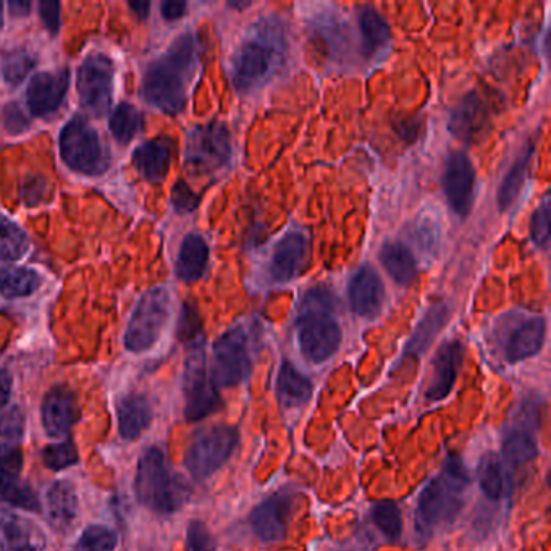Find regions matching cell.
I'll return each mask as SVG.
<instances>
[{"instance_id":"cell-1","label":"cell","mask_w":551,"mask_h":551,"mask_svg":"<svg viewBox=\"0 0 551 551\" xmlns=\"http://www.w3.org/2000/svg\"><path fill=\"white\" fill-rule=\"evenodd\" d=\"M198 67V46L193 34L175 39L169 51L160 55L146 70L143 96L165 114L177 115L185 109L191 81Z\"/></svg>"},{"instance_id":"cell-2","label":"cell","mask_w":551,"mask_h":551,"mask_svg":"<svg viewBox=\"0 0 551 551\" xmlns=\"http://www.w3.org/2000/svg\"><path fill=\"white\" fill-rule=\"evenodd\" d=\"M471 484L463 461L450 458L442 471L422 490L416 506V527L419 534H432L458 518L464 508L466 492Z\"/></svg>"},{"instance_id":"cell-3","label":"cell","mask_w":551,"mask_h":551,"mask_svg":"<svg viewBox=\"0 0 551 551\" xmlns=\"http://www.w3.org/2000/svg\"><path fill=\"white\" fill-rule=\"evenodd\" d=\"M333 301L335 298L327 288H314L304 295L296 330L299 350L312 364L329 361L340 348L343 332L332 314Z\"/></svg>"},{"instance_id":"cell-4","label":"cell","mask_w":551,"mask_h":551,"mask_svg":"<svg viewBox=\"0 0 551 551\" xmlns=\"http://www.w3.org/2000/svg\"><path fill=\"white\" fill-rule=\"evenodd\" d=\"M135 490L138 500L159 514L177 513L190 498V487L170 469L164 451L157 446L139 459Z\"/></svg>"},{"instance_id":"cell-5","label":"cell","mask_w":551,"mask_h":551,"mask_svg":"<svg viewBox=\"0 0 551 551\" xmlns=\"http://www.w3.org/2000/svg\"><path fill=\"white\" fill-rule=\"evenodd\" d=\"M547 337V322L542 316L508 312L498 320L495 341L501 358L509 364L526 361L540 353Z\"/></svg>"},{"instance_id":"cell-6","label":"cell","mask_w":551,"mask_h":551,"mask_svg":"<svg viewBox=\"0 0 551 551\" xmlns=\"http://www.w3.org/2000/svg\"><path fill=\"white\" fill-rule=\"evenodd\" d=\"M240 443L233 425H212L194 435L185 455V466L196 479H207L219 471Z\"/></svg>"},{"instance_id":"cell-7","label":"cell","mask_w":551,"mask_h":551,"mask_svg":"<svg viewBox=\"0 0 551 551\" xmlns=\"http://www.w3.org/2000/svg\"><path fill=\"white\" fill-rule=\"evenodd\" d=\"M253 348V340L241 325L217 338L211 371L217 387H236L248 379L253 371Z\"/></svg>"},{"instance_id":"cell-8","label":"cell","mask_w":551,"mask_h":551,"mask_svg":"<svg viewBox=\"0 0 551 551\" xmlns=\"http://www.w3.org/2000/svg\"><path fill=\"white\" fill-rule=\"evenodd\" d=\"M170 304L172 298L167 288H152L144 293L125 332V346L128 351L143 353L156 345L169 320Z\"/></svg>"},{"instance_id":"cell-9","label":"cell","mask_w":551,"mask_h":551,"mask_svg":"<svg viewBox=\"0 0 551 551\" xmlns=\"http://www.w3.org/2000/svg\"><path fill=\"white\" fill-rule=\"evenodd\" d=\"M60 154L70 169L83 175H101L109 169V157L99 135L81 118H73L62 130Z\"/></svg>"},{"instance_id":"cell-10","label":"cell","mask_w":551,"mask_h":551,"mask_svg":"<svg viewBox=\"0 0 551 551\" xmlns=\"http://www.w3.org/2000/svg\"><path fill=\"white\" fill-rule=\"evenodd\" d=\"M232 159V136L220 122L207 123L191 130L186 139L185 160L196 173H212L227 167Z\"/></svg>"},{"instance_id":"cell-11","label":"cell","mask_w":551,"mask_h":551,"mask_svg":"<svg viewBox=\"0 0 551 551\" xmlns=\"http://www.w3.org/2000/svg\"><path fill=\"white\" fill-rule=\"evenodd\" d=\"M183 393L185 416L188 421H202L219 409V390L207 367L206 354L201 346H196L186 359Z\"/></svg>"},{"instance_id":"cell-12","label":"cell","mask_w":551,"mask_h":551,"mask_svg":"<svg viewBox=\"0 0 551 551\" xmlns=\"http://www.w3.org/2000/svg\"><path fill=\"white\" fill-rule=\"evenodd\" d=\"M114 94V64L107 55H88L78 70V96L83 107L94 115L106 114Z\"/></svg>"},{"instance_id":"cell-13","label":"cell","mask_w":551,"mask_h":551,"mask_svg":"<svg viewBox=\"0 0 551 551\" xmlns=\"http://www.w3.org/2000/svg\"><path fill=\"white\" fill-rule=\"evenodd\" d=\"M442 185L453 212L459 217L469 215L476 198V169L464 152H451L446 157Z\"/></svg>"},{"instance_id":"cell-14","label":"cell","mask_w":551,"mask_h":551,"mask_svg":"<svg viewBox=\"0 0 551 551\" xmlns=\"http://www.w3.org/2000/svg\"><path fill=\"white\" fill-rule=\"evenodd\" d=\"M274 65V51L259 41H246L236 51L232 62L233 85L246 93L264 83Z\"/></svg>"},{"instance_id":"cell-15","label":"cell","mask_w":551,"mask_h":551,"mask_svg":"<svg viewBox=\"0 0 551 551\" xmlns=\"http://www.w3.org/2000/svg\"><path fill=\"white\" fill-rule=\"evenodd\" d=\"M23 453L18 446L0 443V495L18 508L38 511V498L22 480Z\"/></svg>"},{"instance_id":"cell-16","label":"cell","mask_w":551,"mask_h":551,"mask_svg":"<svg viewBox=\"0 0 551 551\" xmlns=\"http://www.w3.org/2000/svg\"><path fill=\"white\" fill-rule=\"evenodd\" d=\"M43 527L23 514L0 509V551H46Z\"/></svg>"},{"instance_id":"cell-17","label":"cell","mask_w":551,"mask_h":551,"mask_svg":"<svg viewBox=\"0 0 551 551\" xmlns=\"http://www.w3.org/2000/svg\"><path fill=\"white\" fill-rule=\"evenodd\" d=\"M464 362V345L459 340L445 341L432 361L429 385L425 388V398L442 401L450 395L458 380Z\"/></svg>"},{"instance_id":"cell-18","label":"cell","mask_w":551,"mask_h":551,"mask_svg":"<svg viewBox=\"0 0 551 551\" xmlns=\"http://www.w3.org/2000/svg\"><path fill=\"white\" fill-rule=\"evenodd\" d=\"M309 256V241L306 235L290 232L275 246L270 259V277L277 283L291 282L306 267Z\"/></svg>"},{"instance_id":"cell-19","label":"cell","mask_w":551,"mask_h":551,"mask_svg":"<svg viewBox=\"0 0 551 551\" xmlns=\"http://www.w3.org/2000/svg\"><path fill=\"white\" fill-rule=\"evenodd\" d=\"M290 508L291 497L275 493L251 511L249 522L262 542L274 543L285 537Z\"/></svg>"},{"instance_id":"cell-20","label":"cell","mask_w":551,"mask_h":551,"mask_svg":"<svg viewBox=\"0 0 551 551\" xmlns=\"http://www.w3.org/2000/svg\"><path fill=\"white\" fill-rule=\"evenodd\" d=\"M68 81V70H60L57 73L44 72L34 76L26 91V101L31 114L44 117L59 109L67 94Z\"/></svg>"},{"instance_id":"cell-21","label":"cell","mask_w":551,"mask_h":551,"mask_svg":"<svg viewBox=\"0 0 551 551\" xmlns=\"http://www.w3.org/2000/svg\"><path fill=\"white\" fill-rule=\"evenodd\" d=\"M75 395L67 387H54L44 396L41 404L43 427L49 437L62 438L70 432L78 419Z\"/></svg>"},{"instance_id":"cell-22","label":"cell","mask_w":551,"mask_h":551,"mask_svg":"<svg viewBox=\"0 0 551 551\" xmlns=\"http://www.w3.org/2000/svg\"><path fill=\"white\" fill-rule=\"evenodd\" d=\"M488 118H490V112H488L487 102L479 93L472 91L466 94L451 112L448 128L456 138L471 143L484 133Z\"/></svg>"},{"instance_id":"cell-23","label":"cell","mask_w":551,"mask_h":551,"mask_svg":"<svg viewBox=\"0 0 551 551\" xmlns=\"http://www.w3.org/2000/svg\"><path fill=\"white\" fill-rule=\"evenodd\" d=\"M385 301V287L377 270L362 265L350 283V304L358 316L375 317Z\"/></svg>"},{"instance_id":"cell-24","label":"cell","mask_w":551,"mask_h":551,"mask_svg":"<svg viewBox=\"0 0 551 551\" xmlns=\"http://www.w3.org/2000/svg\"><path fill=\"white\" fill-rule=\"evenodd\" d=\"M170 162H172V141L164 136L144 143L133 154L136 170L146 180L154 183L165 180L169 173Z\"/></svg>"},{"instance_id":"cell-25","label":"cell","mask_w":551,"mask_h":551,"mask_svg":"<svg viewBox=\"0 0 551 551\" xmlns=\"http://www.w3.org/2000/svg\"><path fill=\"white\" fill-rule=\"evenodd\" d=\"M117 417L120 435L125 440H136L151 425V404L146 396L131 393L118 401Z\"/></svg>"},{"instance_id":"cell-26","label":"cell","mask_w":551,"mask_h":551,"mask_svg":"<svg viewBox=\"0 0 551 551\" xmlns=\"http://www.w3.org/2000/svg\"><path fill=\"white\" fill-rule=\"evenodd\" d=\"M47 514L52 524L59 529H68L78 518L80 500L72 482L57 480L46 493Z\"/></svg>"},{"instance_id":"cell-27","label":"cell","mask_w":551,"mask_h":551,"mask_svg":"<svg viewBox=\"0 0 551 551\" xmlns=\"http://www.w3.org/2000/svg\"><path fill=\"white\" fill-rule=\"evenodd\" d=\"M314 385L306 375L285 361L280 367L277 379L278 401L283 408H303L311 401Z\"/></svg>"},{"instance_id":"cell-28","label":"cell","mask_w":551,"mask_h":551,"mask_svg":"<svg viewBox=\"0 0 551 551\" xmlns=\"http://www.w3.org/2000/svg\"><path fill=\"white\" fill-rule=\"evenodd\" d=\"M539 455V445L529 424H514L503 437V458L511 467H521Z\"/></svg>"},{"instance_id":"cell-29","label":"cell","mask_w":551,"mask_h":551,"mask_svg":"<svg viewBox=\"0 0 551 551\" xmlns=\"http://www.w3.org/2000/svg\"><path fill=\"white\" fill-rule=\"evenodd\" d=\"M207 261H209V246L206 240L196 233L186 236L178 253V278L183 282H198L206 272Z\"/></svg>"},{"instance_id":"cell-30","label":"cell","mask_w":551,"mask_h":551,"mask_svg":"<svg viewBox=\"0 0 551 551\" xmlns=\"http://www.w3.org/2000/svg\"><path fill=\"white\" fill-rule=\"evenodd\" d=\"M380 262L387 274L401 287H408L417 274L416 259L408 246L398 241L385 243L380 249Z\"/></svg>"},{"instance_id":"cell-31","label":"cell","mask_w":551,"mask_h":551,"mask_svg":"<svg viewBox=\"0 0 551 551\" xmlns=\"http://www.w3.org/2000/svg\"><path fill=\"white\" fill-rule=\"evenodd\" d=\"M532 156H534V148L532 146L524 148L518 159L514 160L506 177L503 178V183L498 188V209L500 211H508L509 207L513 206L521 196L522 188L526 185L527 177H529Z\"/></svg>"},{"instance_id":"cell-32","label":"cell","mask_w":551,"mask_h":551,"mask_svg":"<svg viewBox=\"0 0 551 551\" xmlns=\"http://www.w3.org/2000/svg\"><path fill=\"white\" fill-rule=\"evenodd\" d=\"M450 319V309L445 304H434L429 311L425 312L424 319L414 332L413 338L409 340V353L421 354L429 350L434 343L435 337L442 332L446 322Z\"/></svg>"},{"instance_id":"cell-33","label":"cell","mask_w":551,"mask_h":551,"mask_svg":"<svg viewBox=\"0 0 551 551\" xmlns=\"http://www.w3.org/2000/svg\"><path fill=\"white\" fill-rule=\"evenodd\" d=\"M358 22L366 54H374L388 43L390 28L377 10L372 7H362L358 13Z\"/></svg>"},{"instance_id":"cell-34","label":"cell","mask_w":551,"mask_h":551,"mask_svg":"<svg viewBox=\"0 0 551 551\" xmlns=\"http://www.w3.org/2000/svg\"><path fill=\"white\" fill-rule=\"evenodd\" d=\"M41 285V277L34 270L23 267H0V293L7 298L33 295Z\"/></svg>"},{"instance_id":"cell-35","label":"cell","mask_w":551,"mask_h":551,"mask_svg":"<svg viewBox=\"0 0 551 551\" xmlns=\"http://www.w3.org/2000/svg\"><path fill=\"white\" fill-rule=\"evenodd\" d=\"M479 485L488 500L498 501L505 493V467L500 456L488 451L479 463Z\"/></svg>"},{"instance_id":"cell-36","label":"cell","mask_w":551,"mask_h":551,"mask_svg":"<svg viewBox=\"0 0 551 551\" xmlns=\"http://www.w3.org/2000/svg\"><path fill=\"white\" fill-rule=\"evenodd\" d=\"M28 253V238L17 223L0 214V259L18 261Z\"/></svg>"},{"instance_id":"cell-37","label":"cell","mask_w":551,"mask_h":551,"mask_svg":"<svg viewBox=\"0 0 551 551\" xmlns=\"http://www.w3.org/2000/svg\"><path fill=\"white\" fill-rule=\"evenodd\" d=\"M143 128V115L130 104H120L110 117V131L118 143L128 144Z\"/></svg>"},{"instance_id":"cell-38","label":"cell","mask_w":551,"mask_h":551,"mask_svg":"<svg viewBox=\"0 0 551 551\" xmlns=\"http://www.w3.org/2000/svg\"><path fill=\"white\" fill-rule=\"evenodd\" d=\"M372 521L388 540H398L403 532V518L400 506L395 501L383 500L375 503L371 511Z\"/></svg>"},{"instance_id":"cell-39","label":"cell","mask_w":551,"mask_h":551,"mask_svg":"<svg viewBox=\"0 0 551 551\" xmlns=\"http://www.w3.org/2000/svg\"><path fill=\"white\" fill-rule=\"evenodd\" d=\"M117 534L106 526H91L76 542L75 551H115Z\"/></svg>"},{"instance_id":"cell-40","label":"cell","mask_w":551,"mask_h":551,"mask_svg":"<svg viewBox=\"0 0 551 551\" xmlns=\"http://www.w3.org/2000/svg\"><path fill=\"white\" fill-rule=\"evenodd\" d=\"M44 464L52 471H62L78 463V450L70 440L47 445L43 451Z\"/></svg>"},{"instance_id":"cell-41","label":"cell","mask_w":551,"mask_h":551,"mask_svg":"<svg viewBox=\"0 0 551 551\" xmlns=\"http://www.w3.org/2000/svg\"><path fill=\"white\" fill-rule=\"evenodd\" d=\"M34 60L26 52H12L2 60V75L10 86H18L33 70Z\"/></svg>"},{"instance_id":"cell-42","label":"cell","mask_w":551,"mask_h":551,"mask_svg":"<svg viewBox=\"0 0 551 551\" xmlns=\"http://www.w3.org/2000/svg\"><path fill=\"white\" fill-rule=\"evenodd\" d=\"M530 236L539 248L547 249L550 243V196H543L530 220Z\"/></svg>"},{"instance_id":"cell-43","label":"cell","mask_w":551,"mask_h":551,"mask_svg":"<svg viewBox=\"0 0 551 551\" xmlns=\"http://www.w3.org/2000/svg\"><path fill=\"white\" fill-rule=\"evenodd\" d=\"M186 535H188L190 551H215L217 548L214 535L211 534V530L207 529L204 522L191 521Z\"/></svg>"},{"instance_id":"cell-44","label":"cell","mask_w":551,"mask_h":551,"mask_svg":"<svg viewBox=\"0 0 551 551\" xmlns=\"http://www.w3.org/2000/svg\"><path fill=\"white\" fill-rule=\"evenodd\" d=\"M199 198L198 194L191 190L190 186L186 185L185 181H177L172 190V204L181 214H188L198 209Z\"/></svg>"},{"instance_id":"cell-45","label":"cell","mask_w":551,"mask_h":551,"mask_svg":"<svg viewBox=\"0 0 551 551\" xmlns=\"http://www.w3.org/2000/svg\"><path fill=\"white\" fill-rule=\"evenodd\" d=\"M199 332H201V320H199L198 311L191 304H186L181 312L178 337L183 341L196 340Z\"/></svg>"},{"instance_id":"cell-46","label":"cell","mask_w":551,"mask_h":551,"mask_svg":"<svg viewBox=\"0 0 551 551\" xmlns=\"http://www.w3.org/2000/svg\"><path fill=\"white\" fill-rule=\"evenodd\" d=\"M2 122H4L5 130L12 133V135L23 133L30 125L28 118L15 102H10L9 106L5 107L4 112H2Z\"/></svg>"},{"instance_id":"cell-47","label":"cell","mask_w":551,"mask_h":551,"mask_svg":"<svg viewBox=\"0 0 551 551\" xmlns=\"http://www.w3.org/2000/svg\"><path fill=\"white\" fill-rule=\"evenodd\" d=\"M39 15L43 18L44 25L51 33H57L60 26V5L51 0H44L39 4Z\"/></svg>"},{"instance_id":"cell-48","label":"cell","mask_w":551,"mask_h":551,"mask_svg":"<svg viewBox=\"0 0 551 551\" xmlns=\"http://www.w3.org/2000/svg\"><path fill=\"white\" fill-rule=\"evenodd\" d=\"M162 10V15H164L167 20H178V18L183 17V13L186 10L185 2H180V0H167L160 7Z\"/></svg>"},{"instance_id":"cell-49","label":"cell","mask_w":551,"mask_h":551,"mask_svg":"<svg viewBox=\"0 0 551 551\" xmlns=\"http://www.w3.org/2000/svg\"><path fill=\"white\" fill-rule=\"evenodd\" d=\"M10 393H12V375L5 369H0V411H4L9 403Z\"/></svg>"},{"instance_id":"cell-50","label":"cell","mask_w":551,"mask_h":551,"mask_svg":"<svg viewBox=\"0 0 551 551\" xmlns=\"http://www.w3.org/2000/svg\"><path fill=\"white\" fill-rule=\"evenodd\" d=\"M10 10H12L13 15H28V12H30V4L17 0V2H12V4H10Z\"/></svg>"},{"instance_id":"cell-51","label":"cell","mask_w":551,"mask_h":551,"mask_svg":"<svg viewBox=\"0 0 551 551\" xmlns=\"http://www.w3.org/2000/svg\"><path fill=\"white\" fill-rule=\"evenodd\" d=\"M131 10L138 15L139 18L148 17L149 4L148 2H131Z\"/></svg>"},{"instance_id":"cell-52","label":"cell","mask_w":551,"mask_h":551,"mask_svg":"<svg viewBox=\"0 0 551 551\" xmlns=\"http://www.w3.org/2000/svg\"><path fill=\"white\" fill-rule=\"evenodd\" d=\"M4 25V5L0 2V28Z\"/></svg>"}]
</instances>
